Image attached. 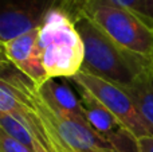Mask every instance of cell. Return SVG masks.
Returning a JSON list of instances; mask_svg holds the SVG:
<instances>
[{
	"instance_id": "obj_5",
	"label": "cell",
	"mask_w": 153,
	"mask_h": 152,
	"mask_svg": "<svg viewBox=\"0 0 153 152\" xmlns=\"http://www.w3.org/2000/svg\"><path fill=\"white\" fill-rule=\"evenodd\" d=\"M81 97L85 117L93 131L116 152H140L138 139L98 100L83 88L75 86Z\"/></svg>"
},
{
	"instance_id": "obj_14",
	"label": "cell",
	"mask_w": 153,
	"mask_h": 152,
	"mask_svg": "<svg viewBox=\"0 0 153 152\" xmlns=\"http://www.w3.org/2000/svg\"><path fill=\"white\" fill-rule=\"evenodd\" d=\"M140 152H153V136L138 139Z\"/></svg>"
},
{
	"instance_id": "obj_8",
	"label": "cell",
	"mask_w": 153,
	"mask_h": 152,
	"mask_svg": "<svg viewBox=\"0 0 153 152\" xmlns=\"http://www.w3.org/2000/svg\"><path fill=\"white\" fill-rule=\"evenodd\" d=\"M39 89L45 98L56 110L66 115L85 117L81 97L79 94L76 96L65 78H51L46 81L42 86H39Z\"/></svg>"
},
{
	"instance_id": "obj_3",
	"label": "cell",
	"mask_w": 153,
	"mask_h": 152,
	"mask_svg": "<svg viewBox=\"0 0 153 152\" xmlns=\"http://www.w3.org/2000/svg\"><path fill=\"white\" fill-rule=\"evenodd\" d=\"M124 48L153 61V23L122 7H102L89 16Z\"/></svg>"
},
{
	"instance_id": "obj_9",
	"label": "cell",
	"mask_w": 153,
	"mask_h": 152,
	"mask_svg": "<svg viewBox=\"0 0 153 152\" xmlns=\"http://www.w3.org/2000/svg\"><path fill=\"white\" fill-rule=\"evenodd\" d=\"M58 5L69 13L73 20H76L82 16L89 18L102 7H122L141 13L143 0H58Z\"/></svg>"
},
{
	"instance_id": "obj_6",
	"label": "cell",
	"mask_w": 153,
	"mask_h": 152,
	"mask_svg": "<svg viewBox=\"0 0 153 152\" xmlns=\"http://www.w3.org/2000/svg\"><path fill=\"white\" fill-rule=\"evenodd\" d=\"M58 0H4L0 13V43L40 28Z\"/></svg>"
},
{
	"instance_id": "obj_11",
	"label": "cell",
	"mask_w": 153,
	"mask_h": 152,
	"mask_svg": "<svg viewBox=\"0 0 153 152\" xmlns=\"http://www.w3.org/2000/svg\"><path fill=\"white\" fill-rule=\"evenodd\" d=\"M0 129L15 140L23 143L30 150L35 151V143L38 139L26 120L10 113H0Z\"/></svg>"
},
{
	"instance_id": "obj_15",
	"label": "cell",
	"mask_w": 153,
	"mask_h": 152,
	"mask_svg": "<svg viewBox=\"0 0 153 152\" xmlns=\"http://www.w3.org/2000/svg\"><path fill=\"white\" fill-rule=\"evenodd\" d=\"M35 152H50V151H48L42 143L36 140V143H35Z\"/></svg>"
},
{
	"instance_id": "obj_2",
	"label": "cell",
	"mask_w": 153,
	"mask_h": 152,
	"mask_svg": "<svg viewBox=\"0 0 153 152\" xmlns=\"http://www.w3.org/2000/svg\"><path fill=\"white\" fill-rule=\"evenodd\" d=\"M38 45L48 80H70L83 67V40L74 20L58 4L48 11L40 26Z\"/></svg>"
},
{
	"instance_id": "obj_10",
	"label": "cell",
	"mask_w": 153,
	"mask_h": 152,
	"mask_svg": "<svg viewBox=\"0 0 153 152\" xmlns=\"http://www.w3.org/2000/svg\"><path fill=\"white\" fill-rule=\"evenodd\" d=\"M132 96L145 121L153 129V66L144 73L130 88H125Z\"/></svg>"
},
{
	"instance_id": "obj_13",
	"label": "cell",
	"mask_w": 153,
	"mask_h": 152,
	"mask_svg": "<svg viewBox=\"0 0 153 152\" xmlns=\"http://www.w3.org/2000/svg\"><path fill=\"white\" fill-rule=\"evenodd\" d=\"M141 15L153 23V0H143Z\"/></svg>"
},
{
	"instance_id": "obj_12",
	"label": "cell",
	"mask_w": 153,
	"mask_h": 152,
	"mask_svg": "<svg viewBox=\"0 0 153 152\" xmlns=\"http://www.w3.org/2000/svg\"><path fill=\"white\" fill-rule=\"evenodd\" d=\"M0 152H35L0 129Z\"/></svg>"
},
{
	"instance_id": "obj_4",
	"label": "cell",
	"mask_w": 153,
	"mask_h": 152,
	"mask_svg": "<svg viewBox=\"0 0 153 152\" xmlns=\"http://www.w3.org/2000/svg\"><path fill=\"white\" fill-rule=\"evenodd\" d=\"M69 81L89 92L137 139L153 136V129L143 117L134 100L125 88L97 77L86 70H81Z\"/></svg>"
},
{
	"instance_id": "obj_1",
	"label": "cell",
	"mask_w": 153,
	"mask_h": 152,
	"mask_svg": "<svg viewBox=\"0 0 153 152\" xmlns=\"http://www.w3.org/2000/svg\"><path fill=\"white\" fill-rule=\"evenodd\" d=\"M74 23L85 46L82 70L122 88H130L153 66L152 59L130 53L120 46L91 19L82 16Z\"/></svg>"
},
{
	"instance_id": "obj_7",
	"label": "cell",
	"mask_w": 153,
	"mask_h": 152,
	"mask_svg": "<svg viewBox=\"0 0 153 152\" xmlns=\"http://www.w3.org/2000/svg\"><path fill=\"white\" fill-rule=\"evenodd\" d=\"M38 35L39 28L32 30L18 38L1 42V48L4 59L8 63L30 78L36 86H42L48 78L43 67Z\"/></svg>"
}]
</instances>
